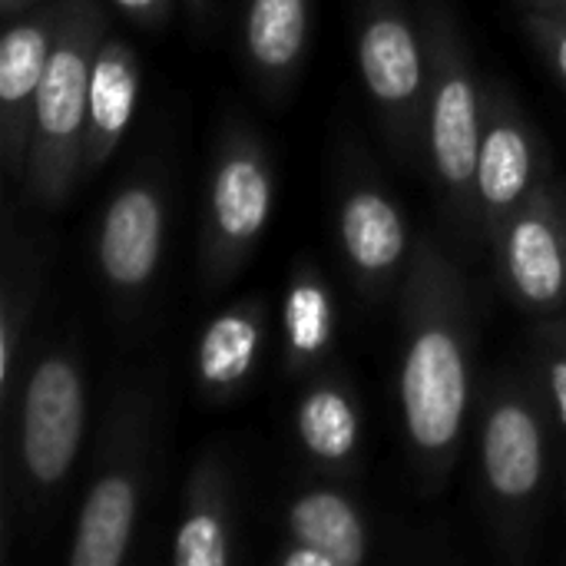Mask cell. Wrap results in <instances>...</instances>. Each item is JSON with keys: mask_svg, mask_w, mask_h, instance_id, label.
I'll list each match as a JSON object with an SVG mask.
<instances>
[{"mask_svg": "<svg viewBox=\"0 0 566 566\" xmlns=\"http://www.w3.org/2000/svg\"><path fill=\"white\" fill-rule=\"evenodd\" d=\"M285 541L312 547L332 566H358L368 557V521L361 507L335 488H308L285 504Z\"/></svg>", "mask_w": 566, "mask_h": 566, "instance_id": "cell-19", "label": "cell"}, {"mask_svg": "<svg viewBox=\"0 0 566 566\" xmlns=\"http://www.w3.org/2000/svg\"><path fill=\"white\" fill-rule=\"evenodd\" d=\"M501 282L511 298L537 315L566 305V206L554 182L544 179L527 202L491 239Z\"/></svg>", "mask_w": 566, "mask_h": 566, "instance_id": "cell-10", "label": "cell"}, {"mask_svg": "<svg viewBox=\"0 0 566 566\" xmlns=\"http://www.w3.org/2000/svg\"><path fill=\"white\" fill-rule=\"evenodd\" d=\"M401 421L418 474L438 488L471 411V298L461 269L421 239L401 279Z\"/></svg>", "mask_w": 566, "mask_h": 566, "instance_id": "cell-1", "label": "cell"}, {"mask_svg": "<svg viewBox=\"0 0 566 566\" xmlns=\"http://www.w3.org/2000/svg\"><path fill=\"white\" fill-rule=\"evenodd\" d=\"M295 434L302 451L328 468L352 471L361 448V411L352 385L342 375L318 371L295 408Z\"/></svg>", "mask_w": 566, "mask_h": 566, "instance_id": "cell-18", "label": "cell"}, {"mask_svg": "<svg viewBox=\"0 0 566 566\" xmlns=\"http://www.w3.org/2000/svg\"><path fill=\"white\" fill-rule=\"evenodd\" d=\"M123 17H129V20H136V23H143V27H159V23H166V17H169V3L172 0H109Z\"/></svg>", "mask_w": 566, "mask_h": 566, "instance_id": "cell-24", "label": "cell"}, {"mask_svg": "<svg viewBox=\"0 0 566 566\" xmlns=\"http://www.w3.org/2000/svg\"><path fill=\"white\" fill-rule=\"evenodd\" d=\"M27 242L7 239L3 292H0V411H10V395L17 381V361L27 348L30 318L40 298V265Z\"/></svg>", "mask_w": 566, "mask_h": 566, "instance_id": "cell-21", "label": "cell"}, {"mask_svg": "<svg viewBox=\"0 0 566 566\" xmlns=\"http://www.w3.org/2000/svg\"><path fill=\"white\" fill-rule=\"evenodd\" d=\"M86 431V375L76 345L50 348L30 371L17 415V468L30 494L50 497L70 478Z\"/></svg>", "mask_w": 566, "mask_h": 566, "instance_id": "cell-7", "label": "cell"}, {"mask_svg": "<svg viewBox=\"0 0 566 566\" xmlns=\"http://www.w3.org/2000/svg\"><path fill=\"white\" fill-rule=\"evenodd\" d=\"M36 7V0H0V10H3V17H20V13H27V10H33Z\"/></svg>", "mask_w": 566, "mask_h": 566, "instance_id": "cell-25", "label": "cell"}, {"mask_svg": "<svg viewBox=\"0 0 566 566\" xmlns=\"http://www.w3.org/2000/svg\"><path fill=\"white\" fill-rule=\"evenodd\" d=\"M146 401L139 395L116 405L109 441L70 537V566H119L126 560L146 488Z\"/></svg>", "mask_w": 566, "mask_h": 566, "instance_id": "cell-8", "label": "cell"}, {"mask_svg": "<svg viewBox=\"0 0 566 566\" xmlns=\"http://www.w3.org/2000/svg\"><path fill=\"white\" fill-rule=\"evenodd\" d=\"M139 103V56L126 40L103 36L90 73L83 169L96 172L123 143Z\"/></svg>", "mask_w": 566, "mask_h": 566, "instance_id": "cell-15", "label": "cell"}, {"mask_svg": "<svg viewBox=\"0 0 566 566\" xmlns=\"http://www.w3.org/2000/svg\"><path fill=\"white\" fill-rule=\"evenodd\" d=\"M106 36V10L99 0H66V17L50 53L33 103V133L23 189L40 206H60L83 169L90 73Z\"/></svg>", "mask_w": 566, "mask_h": 566, "instance_id": "cell-2", "label": "cell"}, {"mask_svg": "<svg viewBox=\"0 0 566 566\" xmlns=\"http://www.w3.org/2000/svg\"><path fill=\"white\" fill-rule=\"evenodd\" d=\"M551 405L544 385L501 378L481 411V481L504 544H527L551 481Z\"/></svg>", "mask_w": 566, "mask_h": 566, "instance_id": "cell-4", "label": "cell"}, {"mask_svg": "<svg viewBox=\"0 0 566 566\" xmlns=\"http://www.w3.org/2000/svg\"><path fill=\"white\" fill-rule=\"evenodd\" d=\"M232 557L229 471L219 454H206L186 484L182 517L172 537V564L226 566Z\"/></svg>", "mask_w": 566, "mask_h": 566, "instance_id": "cell-17", "label": "cell"}, {"mask_svg": "<svg viewBox=\"0 0 566 566\" xmlns=\"http://www.w3.org/2000/svg\"><path fill=\"white\" fill-rule=\"evenodd\" d=\"M275 199V172L265 143L242 123L219 136L206 179V209L199 235V279L222 289L255 252Z\"/></svg>", "mask_w": 566, "mask_h": 566, "instance_id": "cell-5", "label": "cell"}, {"mask_svg": "<svg viewBox=\"0 0 566 566\" xmlns=\"http://www.w3.org/2000/svg\"><path fill=\"white\" fill-rule=\"evenodd\" d=\"M282 332L289 375H308L325 361L335 338V302L318 269L302 265L292 272L282 302Z\"/></svg>", "mask_w": 566, "mask_h": 566, "instance_id": "cell-20", "label": "cell"}, {"mask_svg": "<svg viewBox=\"0 0 566 566\" xmlns=\"http://www.w3.org/2000/svg\"><path fill=\"white\" fill-rule=\"evenodd\" d=\"M209 3H212V0H186V10L192 13V20H196V23H202V20H206V13H209Z\"/></svg>", "mask_w": 566, "mask_h": 566, "instance_id": "cell-26", "label": "cell"}, {"mask_svg": "<svg viewBox=\"0 0 566 566\" xmlns=\"http://www.w3.org/2000/svg\"><path fill=\"white\" fill-rule=\"evenodd\" d=\"M418 20L428 46L424 153L451 212L464 226H481L474 179L484 133V90L451 10L441 0H424Z\"/></svg>", "mask_w": 566, "mask_h": 566, "instance_id": "cell-3", "label": "cell"}, {"mask_svg": "<svg viewBox=\"0 0 566 566\" xmlns=\"http://www.w3.org/2000/svg\"><path fill=\"white\" fill-rule=\"evenodd\" d=\"M269 338V308L262 298H242L212 315L196 345V385L206 401L235 398L259 368Z\"/></svg>", "mask_w": 566, "mask_h": 566, "instance_id": "cell-14", "label": "cell"}, {"mask_svg": "<svg viewBox=\"0 0 566 566\" xmlns=\"http://www.w3.org/2000/svg\"><path fill=\"white\" fill-rule=\"evenodd\" d=\"M564 206H566V199H564Z\"/></svg>", "mask_w": 566, "mask_h": 566, "instance_id": "cell-28", "label": "cell"}, {"mask_svg": "<svg viewBox=\"0 0 566 566\" xmlns=\"http://www.w3.org/2000/svg\"><path fill=\"white\" fill-rule=\"evenodd\" d=\"M166 242V196L153 176L129 179L109 199L99 232L96 262L99 275L119 298H139L163 259Z\"/></svg>", "mask_w": 566, "mask_h": 566, "instance_id": "cell-13", "label": "cell"}, {"mask_svg": "<svg viewBox=\"0 0 566 566\" xmlns=\"http://www.w3.org/2000/svg\"><path fill=\"white\" fill-rule=\"evenodd\" d=\"M541 385L551 405V418L560 428V444L566 451V322H551L537 338Z\"/></svg>", "mask_w": 566, "mask_h": 566, "instance_id": "cell-22", "label": "cell"}, {"mask_svg": "<svg viewBox=\"0 0 566 566\" xmlns=\"http://www.w3.org/2000/svg\"><path fill=\"white\" fill-rule=\"evenodd\" d=\"M544 179V146L531 116L521 109L507 86L491 83L484 90V133L474 179L484 235L494 239Z\"/></svg>", "mask_w": 566, "mask_h": 566, "instance_id": "cell-9", "label": "cell"}, {"mask_svg": "<svg viewBox=\"0 0 566 566\" xmlns=\"http://www.w3.org/2000/svg\"><path fill=\"white\" fill-rule=\"evenodd\" d=\"M521 3H541V7H557V10H566V0H521Z\"/></svg>", "mask_w": 566, "mask_h": 566, "instance_id": "cell-27", "label": "cell"}, {"mask_svg": "<svg viewBox=\"0 0 566 566\" xmlns=\"http://www.w3.org/2000/svg\"><path fill=\"white\" fill-rule=\"evenodd\" d=\"M521 20L537 50L547 56V63L557 70L566 83V10L541 7V3H521Z\"/></svg>", "mask_w": 566, "mask_h": 566, "instance_id": "cell-23", "label": "cell"}, {"mask_svg": "<svg viewBox=\"0 0 566 566\" xmlns=\"http://www.w3.org/2000/svg\"><path fill=\"white\" fill-rule=\"evenodd\" d=\"M355 53L368 99L391 146L411 159L424 149L428 46L405 0H355Z\"/></svg>", "mask_w": 566, "mask_h": 566, "instance_id": "cell-6", "label": "cell"}, {"mask_svg": "<svg viewBox=\"0 0 566 566\" xmlns=\"http://www.w3.org/2000/svg\"><path fill=\"white\" fill-rule=\"evenodd\" d=\"M66 17V0H50L13 17L0 43V156L10 179L27 176L33 103Z\"/></svg>", "mask_w": 566, "mask_h": 566, "instance_id": "cell-11", "label": "cell"}, {"mask_svg": "<svg viewBox=\"0 0 566 566\" xmlns=\"http://www.w3.org/2000/svg\"><path fill=\"white\" fill-rule=\"evenodd\" d=\"M312 36V0H249L242 46L249 73L265 96L285 93L298 76Z\"/></svg>", "mask_w": 566, "mask_h": 566, "instance_id": "cell-16", "label": "cell"}, {"mask_svg": "<svg viewBox=\"0 0 566 566\" xmlns=\"http://www.w3.org/2000/svg\"><path fill=\"white\" fill-rule=\"evenodd\" d=\"M342 259L365 295H381L411 265L408 219L395 196L375 179H352L335 212Z\"/></svg>", "mask_w": 566, "mask_h": 566, "instance_id": "cell-12", "label": "cell"}]
</instances>
